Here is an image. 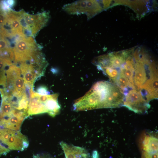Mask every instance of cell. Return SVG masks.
<instances>
[{
    "instance_id": "1",
    "label": "cell",
    "mask_w": 158,
    "mask_h": 158,
    "mask_svg": "<svg viewBox=\"0 0 158 158\" xmlns=\"http://www.w3.org/2000/svg\"><path fill=\"white\" fill-rule=\"evenodd\" d=\"M118 87L114 83L101 81L94 84L83 96L73 104L75 111L102 108H114L118 99Z\"/></svg>"
},
{
    "instance_id": "2",
    "label": "cell",
    "mask_w": 158,
    "mask_h": 158,
    "mask_svg": "<svg viewBox=\"0 0 158 158\" xmlns=\"http://www.w3.org/2000/svg\"><path fill=\"white\" fill-rule=\"evenodd\" d=\"M0 143L9 150L21 151L29 144L28 138L19 131L8 128L0 130Z\"/></svg>"
},
{
    "instance_id": "3",
    "label": "cell",
    "mask_w": 158,
    "mask_h": 158,
    "mask_svg": "<svg viewBox=\"0 0 158 158\" xmlns=\"http://www.w3.org/2000/svg\"><path fill=\"white\" fill-rule=\"evenodd\" d=\"M123 106L136 113L142 114L150 108L149 102L140 90L132 89L124 94Z\"/></svg>"
},
{
    "instance_id": "4",
    "label": "cell",
    "mask_w": 158,
    "mask_h": 158,
    "mask_svg": "<svg viewBox=\"0 0 158 158\" xmlns=\"http://www.w3.org/2000/svg\"><path fill=\"white\" fill-rule=\"evenodd\" d=\"M158 138L152 135H146L142 142V147L147 152H158Z\"/></svg>"
},
{
    "instance_id": "5",
    "label": "cell",
    "mask_w": 158,
    "mask_h": 158,
    "mask_svg": "<svg viewBox=\"0 0 158 158\" xmlns=\"http://www.w3.org/2000/svg\"><path fill=\"white\" fill-rule=\"evenodd\" d=\"M2 35L0 39V52H2L8 48L9 43L6 39H4Z\"/></svg>"
},
{
    "instance_id": "6",
    "label": "cell",
    "mask_w": 158,
    "mask_h": 158,
    "mask_svg": "<svg viewBox=\"0 0 158 158\" xmlns=\"http://www.w3.org/2000/svg\"><path fill=\"white\" fill-rule=\"evenodd\" d=\"M142 158H158V152L150 153L144 151Z\"/></svg>"
},
{
    "instance_id": "7",
    "label": "cell",
    "mask_w": 158,
    "mask_h": 158,
    "mask_svg": "<svg viewBox=\"0 0 158 158\" xmlns=\"http://www.w3.org/2000/svg\"><path fill=\"white\" fill-rule=\"evenodd\" d=\"M7 18L6 15H5L1 12L0 11V25L3 26L6 23Z\"/></svg>"
},
{
    "instance_id": "8",
    "label": "cell",
    "mask_w": 158,
    "mask_h": 158,
    "mask_svg": "<svg viewBox=\"0 0 158 158\" xmlns=\"http://www.w3.org/2000/svg\"><path fill=\"white\" fill-rule=\"evenodd\" d=\"M38 92L41 93V94H48L46 88L44 87H41L38 90Z\"/></svg>"
},
{
    "instance_id": "9",
    "label": "cell",
    "mask_w": 158,
    "mask_h": 158,
    "mask_svg": "<svg viewBox=\"0 0 158 158\" xmlns=\"http://www.w3.org/2000/svg\"><path fill=\"white\" fill-rule=\"evenodd\" d=\"M99 154L98 152L96 150L93 151L92 153V158H99Z\"/></svg>"
},
{
    "instance_id": "10",
    "label": "cell",
    "mask_w": 158,
    "mask_h": 158,
    "mask_svg": "<svg viewBox=\"0 0 158 158\" xmlns=\"http://www.w3.org/2000/svg\"><path fill=\"white\" fill-rule=\"evenodd\" d=\"M33 158H48L47 155H40V154H37L34 155L33 157Z\"/></svg>"
}]
</instances>
